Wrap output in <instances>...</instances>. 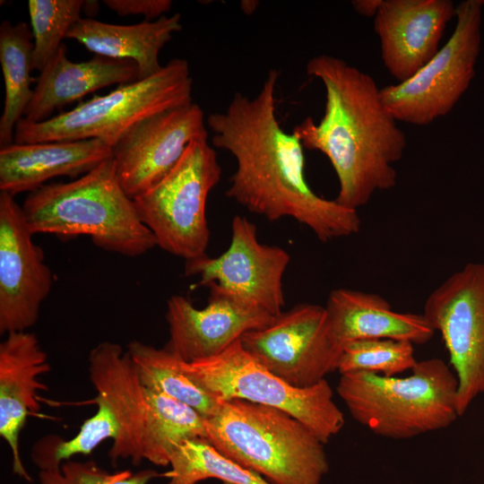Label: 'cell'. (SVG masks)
I'll list each match as a JSON object with an SVG mask.
<instances>
[{
  "label": "cell",
  "instance_id": "6da1fadb",
  "mask_svg": "<svg viewBox=\"0 0 484 484\" xmlns=\"http://www.w3.org/2000/svg\"><path fill=\"white\" fill-rule=\"evenodd\" d=\"M278 79V70L271 69L256 96L236 92L224 111L206 119L213 146L229 151L237 162L226 195L270 221L292 218L323 242L359 233L358 211L309 186L304 147L277 119Z\"/></svg>",
  "mask_w": 484,
  "mask_h": 484
},
{
  "label": "cell",
  "instance_id": "7a4b0ae2",
  "mask_svg": "<svg viewBox=\"0 0 484 484\" xmlns=\"http://www.w3.org/2000/svg\"><path fill=\"white\" fill-rule=\"evenodd\" d=\"M306 71L324 87V112L318 123L307 117L292 132L304 148L328 158L339 182L334 200L358 211L376 192L395 186L393 164L403 156L406 136L368 73L327 54L309 59Z\"/></svg>",
  "mask_w": 484,
  "mask_h": 484
},
{
  "label": "cell",
  "instance_id": "3957f363",
  "mask_svg": "<svg viewBox=\"0 0 484 484\" xmlns=\"http://www.w3.org/2000/svg\"><path fill=\"white\" fill-rule=\"evenodd\" d=\"M22 208L33 234L88 236L99 248L129 257L157 246L118 180L113 158L71 182L42 186Z\"/></svg>",
  "mask_w": 484,
  "mask_h": 484
},
{
  "label": "cell",
  "instance_id": "277c9868",
  "mask_svg": "<svg viewBox=\"0 0 484 484\" xmlns=\"http://www.w3.org/2000/svg\"><path fill=\"white\" fill-rule=\"evenodd\" d=\"M204 423L206 440L220 454L272 484H321L329 471L325 444L281 410L221 401Z\"/></svg>",
  "mask_w": 484,
  "mask_h": 484
},
{
  "label": "cell",
  "instance_id": "5b68a950",
  "mask_svg": "<svg viewBox=\"0 0 484 484\" xmlns=\"http://www.w3.org/2000/svg\"><path fill=\"white\" fill-rule=\"evenodd\" d=\"M458 381L438 358L418 361L405 377L341 375L336 391L351 417L375 435L409 439L444 429L459 417Z\"/></svg>",
  "mask_w": 484,
  "mask_h": 484
},
{
  "label": "cell",
  "instance_id": "8992f818",
  "mask_svg": "<svg viewBox=\"0 0 484 484\" xmlns=\"http://www.w3.org/2000/svg\"><path fill=\"white\" fill-rule=\"evenodd\" d=\"M193 79L186 60L175 58L156 74L94 95L49 119L31 123L22 118L15 143L99 139L113 147L140 121L193 102Z\"/></svg>",
  "mask_w": 484,
  "mask_h": 484
},
{
  "label": "cell",
  "instance_id": "52a82bcc",
  "mask_svg": "<svg viewBox=\"0 0 484 484\" xmlns=\"http://www.w3.org/2000/svg\"><path fill=\"white\" fill-rule=\"evenodd\" d=\"M185 372L219 401L244 400L281 410L307 426L324 444L343 428L345 418L324 379L293 386L268 370L236 341L220 354L187 363Z\"/></svg>",
  "mask_w": 484,
  "mask_h": 484
},
{
  "label": "cell",
  "instance_id": "ba28073f",
  "mask_svg": "<svg viewBox=\"0 0 484 484\" xmlns=\"http://www.w3.org/2000/svg\"><path fill=\"white\" fill-rule=\"evenodd\" d=\"M220 177L215 150L207 139H198L160 182L134 198L157 246L186 261L206 255L207 198Z\"/></svg>",
  "mask_w": 484,
  "mask_h": 484
},
{
  "label": "cell",
  "instance_id": "9c48e42d",
  "mask_svg": "<svg viewBox=\"0 0 484 484\" xmlns=\"http://www.w3.org/2000/svg\"><path fill=\"white\" fill-rule=\"evenodd\" d=\"M484 0H464L455 10L453 34L411 78L380 88L396 121L424 126L449 114L475 76L481 48Z\"/></svg>",
  "mask_w": 484,
  "mask_h": 484
},
{
  "label": "cell",
  "instance_id": "30bf717a",
  "mask_svg": "<svg viewBox=\"0 0 484 484\" xmlns=\"http://www.w3.org/2000/svg\"><path fill=\"white\" fill-rule=\"evenodd\" d=\"M422 314L448 351L462 416L484 393V263H468L450 275L429 294Z\"/></svg>",
  "mask_w": 484,
  "mask_h": 484
},
{
  "label": "cell",
  "instance_id": "8fae6325",
  "mask_svg": "<svg viewBox=\"0 0 484 484\" xmlns=\"http://www.w3.org/2000/svg\"><path fill=\"white\" fill-rule=\"evenodd\" d=\"M239 340L268 370L299 388L337 371L341 357L328 336L325 308L315 304L297 305Z\"/></svg>",
  "mask_w": 484,
  "mask_h": 484
},
{
  "label": "cell",
  "instance_id": "7c38bea8",
  "mask_svg": "<svg viewBox=\"0 0 484 484\" xmlns=\"http://www.w3.org/2000/svg\"><path fill=\"white\" fill-rule=\"evenodd\" d=\"M290 261L286 250L260 243L255 225L236 215L229 248L216 257L206 254L187 260L184 271L186 276L198 275L200 286L213 282L277 316L285 304L282 278Z\"/></svg>",
  "mask_w": 484,
  "mask_h": 484
},
{
  "label": "cell",
  "instance_id": "4fadbf2b",
  "mask_svg": "<svg viewBox=\"0 0 484 484\" xmlns=\"http://www.w3.org/2000/svg\"><path fill=\"white\" fill-rule=\"evenodd\" d=\"M204 114L192 102L151 116L112 147L118 180L132 199L160 182L194 140L207 139Z\"/></svg>",
  "mask_w": 484,
  "mask_h": 484
},
{
  "label": "cell",
  "instance_id": "5bb4252c",
  "mask_svg": "<svg viewBox=\"0 0 484 484\" xmlns=\"http://www.w3.org/2000/svg\"><path fill=\"white\" fill-rule=\"evenodd\" d=\"M22 206L0 192V333L33 326L48 296L53 276L32 239Z\"/></svg>",
  "mask_w": 484,
  "mask_h": 484
},
{
  "label": "cell",
  "instance_id": "9a60e30c",
  "mask_svg": "<svg viewBox=\"0 0 484 484\" xmlns=\"http://www.w3.org/2000/svg\"><path fill=\"white\" fill-rule=\"evenodd\" d=\"M206 287L209 298L203 308L180 295L167 302L169 338L164 348L187 363L220 354L246 333L263 328L274 318L213 282Z\"/></svg>",
  "mask_w": 484,
  "mask_h": 484
},
{
  "label": "cell",
  "instance_id": "2e32d148",
  "mask_svg": "<svg viewBox=\"0 0 484 484\" xmlns=\"http://www.w3.org/2000/svg\"><path fill=\"white\" fill-rule=\"evenodd\" d=\"M455 10L451 0H382L374 30L383 64L397 82L411 78L438 52Z\"/></svg>",
  "mask_w": 484,
  "mask_h": 484
},
{
  "label": "cell",
  "instance_id": "e0dca14e",
  "mask_svg": "<svg viewBox=\"0 0 484 484\" xmlns=\"http://www.w3.org/2000/svg\"><path fill=\"white\" fill-rule=\"evenodd\" d=\"M50 370L35 333L13 332L1 341L0 436L11 450L13 472L28 482L33 480L22 463L19 438L27 418L40 410L38 391L48 389L39 377Z\"/></svg>",
  "mask_w": 484,
  "mask_h": 484
},
{
  "label": "cell",
  "instance_id": "ac0fdd59",
  "mask_svg": "<svg viewBox=\"0 0 484 484\" xmlns=\"http://www.w3.org/2000/svg\"><path fill=\"white\" fill-rule=\"evenodd\" d=\"M88 370L90 381L97 393L108 399L120 427L108 451L109 459L113 462L130 459L138 466L143 461L148 402L128 352L116 342H99L90 351Z\"/></svg>",
  "mask_w": 484,
  "mask_h": 484
},
{
  "label": "cell",
  "instance_id": "d6986e66",
  "mask_svg": "<svg viewBox=\"0 0 484 484\" xmlns=\"http://www.w3.org/2000/svg\"><path fill=\"white\" fill-rule=\"evenodd\" d=\"M324 308L328 336L340 354L347 343L358 340L393 339L420 345L435 333L423 314L395 312L374 293L336 289L330 292Z\"/></svg>",
  "mask_w": 484,
  "mask_h": 484
},
{
  "label": "cell",
  "instance_id": "ffe728a7",
  "mask_svg": "<svg viewBox=\"0 0 484 484\" xmlns=\"http://www.w3.org/2000/svg\"><path fill=\"white\" fill-rule=\"evenodd\" d=\"M112 158V147L99 139L13 143L0 148V192L31 193L56 177L78 178Z\"/></svg>",
  "mask_w": 484,
  "mask_h": 484
},
{
  "label": "cell",
  "instance_id": "44dd1931",
  "mask_svg": "<svg viewBox=\"0 0 484 484\" xmlns=\"http://www.w3.org/2000/svg\"><path fill=\"white\" fill-rule=\"evenodd\" d=\"M137 80L138 67L131 60L95 55L86 61L73 62L67 57V48L63 43L39 73L22 118L31 123L46 121L54 111L91 92Z\"/></svg>",
  "mask_w": 484,
  "mask_h": 484
},
{
  "label": "cell",
  "instance_id": "7402d4cb",
  "mask_svg": "<svg viewBox=\"0 0 484 484\" xmlns=\"http://www.w3.org/2000/svg\"><path fill=\"white\" fill-rule=\"evenodd\" d=\"M182 29L180 13L129 25L81 18L68 30L65 39L76 40L95 55L134 62L138 80H143L162 69L160 51Z\"/></svg>",
  "mask_w": 484,
  "mask_h": 484
},
{
  "label": "cell",
  "instance_id": "603a6c76",
  "mask_svg": "<svg viewBox=\"0 0 484 484\" xmlns=\"http://www.w3.org/2000/svg\"><path fill=\"white\" fill-rule=\"evenodd\" d=\"M33 38L23 22L0 25V64L4 83V109L0 117V147L14 143V132L30 103L33 89Z\"/></svg>",
  "mask_w": 484,
  "mask_h": 484
},
{
  "label": "cell",
  "instance_id": "cb8c5ba5",
  "mask_svg": "<svg viewBox=\"0 0 484 484\" xmlns=\"http://www.w3.org/2000/svg\"><path fill=\"white\" fill-rule=\"evenodd\" d=\"M138 377L146 388L170 396L198 411L213 416L221 402L203 390L184 370L183 360L165 348L133 341L126 350Z\"/></svg>",
  "mask_w": 484,
  "mask_h": 484
},
{
  "label": "cell",
  "instance_id": "d4e9b609",
  "mask_svg": "<svg viewBox=\"0 0 484 484\" xmlns=\"http://www.w3.org/2000/svg\"><path fill=\"white\" fill-rule=\"evenodd\" d=\"M145 393L148 421L143 447V460L166 467L181 443L192 438L206 440L205 419L198 411L146 387Z\"/></svg>",
  "mask_w": 484,
  "mask_h": 484
},
{
  "label": "cell",
  "instance_id": "484cf974",
  "mask_svg": "<svg viewBox=\"0 0 484 484\" xmlns=\"http://www.w3.org/2000/svg\"><path fill=\"white\" fill-rule=\"evenodd\" d=\"M166 484H197L210 479L223 484H272L261 475L220 454L203 438L187 439L173 453Z\"/></svg>",
  "mask_w": 484,
  "mask_h": 484
},
{
  "label": "cell",
  "instance_id": "4316f807",
  "mask_svg": "<svg viewBox=\"0 0 484 484\" xmlns=\"http://www.w3.org/2000/svg\"><path fill=\"white\" fill-rule=\"evenodd\" d=\"M93 402L97 411L83 421L73 437L65 440L57 435H48L33 445L30 457L39 471H57L74 455H89L103 441L117 438L120 427L108 399L97 393Z\"/></svg>",
  "mask_w": 484,
  "mask_h": 484
},
{
  "label": "cell",
  "instance_id": "83f0119b",
  "mask_svg": "<svg viewBox=\"0 0 484 484\" xmlns=\"http://www.w3.org/2000/svg\"><path fill=\"white\" fill-rule=\"evenodd\" d=\"M83 0H29L33 69L41 72L83 13Z\"/></svg>",
  "mask_w": 484,
  "mask_h": 484
},
{
  "label": "cell",
  "instance_id": "f1b7e54d",
  "mask_svg": "<svg viewBox=\"0 0 484 484\" xmlns=\"http://www.w3.org/2000/svg\"><path fill=\"white\" fill-rule=\"evenodd\" d=\"M418 360L414 345L393 339H364L347 343L341 354L337 371L369 372L385 376L411 370Z\"/></svg>",
  "mask_w": 484,
  "mask_h": 484
},
{
  "label": "cell",
  "instance_id": "f546056e",
  "mask_svg": "<svg viewBox=\"0 0 484 484\" xmlns=\"http://www.w3.org/2000/svg\"><path fill=\"white\" fill-rule=\"evenodd\" d=\"M160 476L151 469L109 472L94 462L66 461L57 471H39V484H148Z\"/></svg>",
  "mask_w": 484,
  "mask_h": 484
},
{
  "label": "cell",
  "instance_id": "4dcf8cb0",
  "mask_svg": "<svg viewBox=\"0 0 484 484\" xmlns=\"http://www.w3.org/2000/svg\"><path fill=\"white\" fill-rule=\"evenodd\" d=\"M103 4L118 15H142L147 22L167 15L172 7L170 0H104Z\"/></svg>",
  "mask_w": 484,
  "mask_h": 484
},
{
  "label": "cell",
  "instance_id": "1f68e13d",
  "mask_svg": "<svg viewBox=\"0 0 484 484\" xmlns=\"http://www.w3.org/2000/svg\"><path fill=\"white\" fill-rule=\"evenodd\" d=\"M382 4V0H353L354 10L362 16L375 17Z\"/></svg>",
  "mask_w": 484,
  "mask_h": 484
}]
</instances>
